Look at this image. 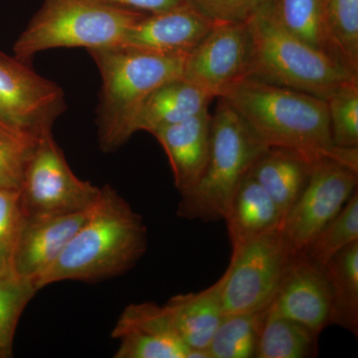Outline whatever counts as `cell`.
<instances>
[{
    "instance_id": "obj_27",
    "label": "cell",
    "mask_w": 358,
    "mask_h": 358,
    "mask_svg": "<svg viewBox=\"0 0 358 358\" xmlns=\"http://www.w3.org/2000/svg\"><path fill=\"white\" fill-rule=\"evenodd\" d=\"M40 138L0 122V189L20 190Z\"/></svg>"
},
{
    "instance_id": "obj_31",
    "label": "cell",
    "mask_w": 358,
    "mask_h": 358,
    "mask_svg": "<svg viewBox=\"0 0 358 358\" xmlns=\"http://www.w3.org/2000/svg\"><path fill=\"white\" fill-rule=\"evenodd\" d=\"M216 22H247L270 0H190Z\"/></svg>"
},
{
    "instance_id": "obj_18",
    "label": "cell",
    "mask_w": 358,
    "mask_h": 358,
    "mask_svg": "<svg viewBox=\"0 0 358 358\" xmlns=\"http://www.w3.org/2000/svg\"><path fill=\"white\" fill-rule=\"evenodd\" d=\"M215 96L181 76L162 84L143 103L136 131L154 134L157 129L185 121L208 110Z\"/></svg>"
},
{
    "instance_id": "obj_17",
    "label": "cell",
    "mask_w": 358,
    "mask_h": 358,
    "mask_svg": "<svg viewBox=\"0 0 358 358\" xmlns=\"http://www.w3.org/2000/svg\"><path fill=\"white\" fill-rule=\"evenodd\" d=\"M224 275L199 293L178 294L166 303L174 329L190 350L189 358H208L207 348L223 317Z\"/></svg>"
},
{
    "instance_id": "obj_7",
    "label": "cell",
    "mask_w": 358,
    "mask_h": 358,
    "mask_svg": "<svg viewBox=\"0 0 358 358\" xmlns=\"http://www.w3.org/2000/svg\"><path fill=\"white\" fill-rule=\"evenodd\" d=\"M293 254L282 228L232 249L223 274V315L267 310Z\"/></svg>"
},
{
    "instance_id": "obj_1",
    "label": "cell",
    "mask_w": 358,
    "mask_h": 358,
    "mask_svg": "<svg viewBox=\"0 0 358 358\" xmlns=\"http://www.w3.org/2000/svg\"><path fill=\"white\" fill-rule=\"evenodd\" d=\"M268 148L289 150L315 164L338 162L324 99L247 78L221 96Z\"/></svg>"
},
{
    "instance_id": "obj_21",
    "label": "cell",
    "mask_w": 358,
    "mask_h": 358,
    "mask_svg": "<svg viewBox=\"0 0 358 358\" xmlns=\"http://www.w3.org/2000/svg\"><path fill=\"white\" fill-rule=\"evenodd\" d=\"M331 291V324L358 333V241L322 266Z\"/></svg>"
},
{
    "instance_id": "obj_5",
    "label": "cell",
    "mask_w": 358,
    "mask_h": 358,
    "mask_svg": "<svg viewBox=\"0 0 358 358\" xmlns=\"http://www.w3.org/2000/svg\"><path fill=\"white\" fill-rule=\"evenodd\" d=\"M211 115L210 152L201 178L181 194L178 217L224 220L238 186L267 150L222 99Z\"/></svg>"
},
{
    "instance_id": "obj_32",
    "label": "cell",
    "mask_w": 358,
    "mask_h": 358,
    "mask_svg": "<svg viewBox=\"0 0 358 358\" xmlns=\"http://www.w3.org/2000/svg\"><path fill=\"white\" fill-rule=\"evenodd\" d=\"M109 6L138 11L145 14H154L169 10L189 0H96Z\"/></svg>"
},
{
    "instance_id": "obj_24",
    "label": "cell",
    "mask_w": 358,
    "mask_h": 358,
    "mask_svg": "<svg viewBox=\"0 0 358 358\" xmlns=\"http://www.w3.org/2000/svg\"><path fill=\"white\" fill-rule=\"evenodd\" d=\"M267 310L223 315L207 348L208 358L256 357Z\"/></svg>"
},
{
    "instance_id": "obj_4",
    "label": "cell",
    "mask_w": 358,
    "mask_h": 358,
    "mask_svg": "<svg viewBox=\"0 0 358 358\" xmlns=\"http://www.w3.org/2000/svg\"><path fill=\"white\" fill-rule=\"evenodd\" d=\"M268 3L246 22L253 43L250 78L324 100L341 85L358 80L331 56L282 27Z\"/></svg>"
},
{
    "instance_id": "obj_19",
    "label": "cell",
    "mask_w": 358,
    "mask_h": 358,
    "mask_svg": "<svg viewBox=\"0 0 358 358\" xmlns=\"http://www.w3.org/2000/svg\"><path fill=\"white\" fill-rule=\"evenodd\" d=\"M313 164L296 152L267 148L249 173L274 200L285 218L305 190Z\"/></svg>"
},
{
    "instance_id": "obj_14",
    "label": "cell",
    "mask_w": 358,
    "mask_h": 358,
    "mask_svg": "<svg viewBox=\"0 0 358 358\" xmlns=\"http://www.w3.org/2000/svg\"><path fill=\"white\" fill-rule=\"evenodd\" d=\"M192 1L147 14L129 30L122 46L169 54H188L216 24Z\"/></svg>"
},
{
    "instance_id": "obj_15",
    "label": "cell",
    "mask_w": 358,
    "mask_h": 358,
    "mask_svg": "<svg viewBox=\"0 0 358 358\" xmlns=\"http://www.w3.org/2000/svg\"><path fill=\"white\" fill-rule=\"evenodd\" d=\"M94 207L74 213L25 217L14 258L18 277L34 286L37 278L55 262L86 222Z\"/></svg>"
},
{
    "instance_id": "obj_20",
    "label": "cell",
    "mask_w": 358,
    "mask_h": 358,
    "mask_svg": "<svg viewBox=\"0 0 358 358\" xmlns=\"http://www.w3.org/2000/svg\"><path fill=\"white\" fill-rule=\"evenodd\" d=\"M224 220L232 249L249 240L281 228L282 215L262 186L247 173L231 200Z\"/></svg>"
},
{
    "instance_id": "obj_16",
    "label": "cell",
    "mask_w": 358,
    "mask_h": 358,
    "mask_svg": "<svg viewBox=\"0 0 358 358\" xmlns=\"http://www.w3.org/2000/svg\"><path fill=\"white\" fill-rule=\"evenodd\" d=\"M210 134L208 110L152 134L166 152L180 195L192 189L203 173L210 152Z\"/></svg>"
},
{
    "instance_id": "obj_25",
    "label": "cell",
    "mask_w": 358,
    "mask_h": 358,
    "mask_svg": "<svg viewBox=\"0 0 358 358\" xmlns=\"http://www.w3.org/2000/svg\"><path fill=\"white\" fill-rule=\"evenodd\" d=\"M268 6L273 15L282 27L315 48L327 53L324 33L326 0H270Z\"/></svg>"
},
{
    "instance_id": "obj_12",
    "label": "cell",
    "mask_w": 358,
    "mask_h": 358,
    "mask_svg": "<svg viewBox=\"0 0 358 358\" xmlns=\"http://www.w3.org/2000/svg\"><path fill=\"white\" fill-rule=\"evenodd\" d=\"M331 291L324 268L303 253H294L267 315L296 320L320 334L331 324Z\"/></svg>"
},
{
    "instance_id": "obj_29",
    "label": "cell",
    "mask_w": 358,
    "mask_h": 358,
    "mask_svg": "<svg viewBox=\"0 0 358 358\" xmlns=\"http://www.w3.org/2000/svg\"><path fill=\"white\" fill-rule=\"evenodd\" d=\"M24 219L20 190L0 189V280L21 279L14 258Z\"/></svg>"
},
{
    "instance_id": "obj_13",
    "label": "cell",
    "mask_w": 358,
    "mask_h": 358,
    "mask_svg": "<svg viewBox=\"0 0 358 358\" xmlns=\"http://www.w3.org/2000/svg\"><path fill=\"white\" fill-rule=\"evenodd\" d=\"M112 336L119 341L115 358H189L166 306L131 303L122 310Z\"/></svg>"
},
{
    "instance_id": "obj_11",
    "label": "cell",
    "mask_w": 358,
    "mask_h": 358,
    "mask_svg": "<svg viewBox=\"0 0 358 358\" xmlns=\"http://www.w3.org/2000/svg\"><path fill=\"white\" fill-rule=\"evenodd\" d=\"M253 43L247 23L217 22L186 57L183 77L221 98L251 77Z\"/></svg>"
},
{
    "instance_id": "obj_22",
    "label": "cell",
    "mask_w": 358,
    "mask_h": 358,
    "mask_svg": "<svg viewBox=\"0 0 358 358\" xmlns=\"http://www.w3.org/2000/svg\"><path fill=\"white\" fill-rule=\"evenodd\" d=\"M327 53L358 76V0H326Z\"/></svg>"
},
{
    "instance_id": "obj_3",
    "label": "cell",
    "mask_w": 358,
    "mask_h": 358,
    "mask_svg": "<svg viewBox=\"0 0 358 358\" xmlns=\"http://www.w3.org/2000/svg\"><path fill=\"white\" fill-rule=\"evenodd\" d=\"M102 77L96 109L98 141L105 152L131 138L148 96L162 84L183 76L188 54H169L117 46L88 50Z\"/></svg>"
},
{
    "instance_id": "obj_26",
    "label": "cell",
    "mask_w": 358,
    "mask_h": 358,
    "mask_svg": "<svg viewBox=\"0 0 358 358\" xmlns=\"http://www.w3.org/2000/svg\"><path fill=\"white\" fill-rule=\"evenodd\" d=\"M355 241H358L357 189L338 215L317 233L301 253L322 267L338 252Z\"/></svg>"
},
{
    "instance_id": "obj_28",
    "label": "cell",
    "mask_w": 358,
    "mask_h": 358,
    "mask_svg": "<svg viewBox=\"0 0 358 358\" xmlns=\"http://www.w3.org/2000/svg\"><path fill=\"white\" fill-rule=\"evenodd\" d=\"M326 102L334 145L358 148V80L341 85Z\"/></svg>"
},
{
    "instance_id": "obj_23",
    "label": "cell",
    "mask_w": 358,
    "mask_h": 358,
    "mask_svg": "<svg viewBox=\"0 0 358 358\" xmlns=\"http://www.w3.org/2000/svg\"><path fill=\"white\" fill-rule=\"evenodd\" d=\"M320 334L296 320L266 315L257 358H306L317 355Z\"/></svg>"
},
{
    "instance_id": "obj_9",
    "label": "cell",
    "mask_w": 358,
    "mask_h": 358,
    "mask_svg": "<svg viewBox=\"0 0 358 358\" xmlns=\"http://www.w3.org/2000/svg\"><path fill=\"white\" fill-rule=\"evenodd\" d=\"M65 94L26 61L0 51V122L40 138L66 110Z\"/></svg>"
},
{
    "instance_id": "obj_6",
    "label": "cell",
    "mask_w": 358,
    "mask_h": 358,
    "mask_svg": "<svg viewBox=\"0 0 358 358\" xmlns=\"http://www.w3.org/2000/svg\"><path fill=\"white\" fill-rule=\"evenodd\" d=\"M145 15L96 0H44L14 43V56L29 62L39 52L54 48L122 46L131 28Z\"/></svg>"
},
{
    "instance_id": "obj_2",
    "label": "cell",
    "mask_w": 358,
    "mask_h": 358,
    "mask_svg": "<svg viewBox=\"0 0 358 358\" xmlns=\"http://www.w3.org/2000/svg\"><path fill=\"white\" fill-rule=\"evenodd\" d=\"M140 214L110 185L61 255L34 282L37 291L63 281L96 282L128 272L147 252Z\"/></svg>"
},
{
    "instance_id": "obj_10",
    "label": "cell",
    "mask_w": 358,
    "mask_h": 358,
    "mask_svg": "<svg viewBox=\"0 0 358 358\" xmlns=\"http://www.w3.org/2000/svg\"><path fill=\"white\" fill-rule=\"evenodd\" d=\"M358 171L331 159L313 164L300 199L289 209L282 231L294 253H301L357 189Z\"/></svg>"
},
{
    "instance_id": "obj_30",
    "label": "cell",
    "mask_w": 358,
    "mask_h": 358,
    "mask_svg": "<svg viewBox=\"0 0 358 358\" xmlns=\"http://www.w3.org/2000/svg\"><path fill=\"white\" fill-rule=\"evenodd\" d=\"M36 292L22 279L0 280V358L13 355L16 327Z\"/></svg>"
},
{
    "instance_id": "obj_8",
    "label": "cell",
    "mask_w": 358,
    "mask_h": 358,
    "mask_svg": "<svg viewBox=\"0 0 358 358\" xmlns=\"http://www.w3.org/2000/svg\"><path fill=\"white\" fill-rule=\"evenodd\" d=\"M101 192L102 187L73 173L52 131L42 134L20 188L25 217L88 210L95 206Z\"/></svg>"
}]
</instances>
